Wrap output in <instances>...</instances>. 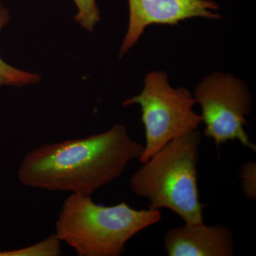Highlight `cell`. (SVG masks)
I'll use <instances>...</instances> for the list:
<instances>
[{"mask_svg": "<svg viewBox=\"0 0 256 256\" xmlns=\"http://www.w3.org/2000/svg\"><path fill=\"white\" fill-rule=\"evenodd\" d=\"M144 146L133 140L124 126L80 139L44 144L30 151L18 170L28 188L92 196L122 174L130 162L140 159Z\"/></svg>", "mask_w": 256, "mask_h": 256, "instance_id": "1", "label": "cell"}, {"mask_svg": "<svg viewBox=\"0 0 256 256\" xmlns=\"http://www.w3.org/2000/svg\"><path fill=\"white\" fill-rule=\"evenodd\" d=\"M201 142L196 130L165 144L132 175L133 193L148 200L149 208L172 210L185 224L204 223L197 172Z\"/></svg>", "mask_w": 256, "mask_h": 256, "instance_id": "2", "label": "cell"}, {"mask_svg": "<svg viewBox=\"0 0 256 256\" xmlns=\"http://www.w3.org/2000/svg\"><path fill=\"white\" fill-rule=\"evenodd\" d=\"M160 210H137L126 202L96 204L92 196L72 193L64 202L55 236L79 256H119L136 234L161 220Z\"/></svg>", "mask_w": 256, "mask_h": 256, "instance_id": "3", "label": "cell"}, {"mask_svg": "<svg viewBox=\"0 0 256 256\" xmlns=\"http://www.w3.org/2000/svg\"><path fill=\"white\" fill-rule=\"evenodd\" d=\"M194 104L188 89L170 86L165 72L146 74L142 92L122 104L141 108L146 132V146L139 159L142 164L170 141L196 130L202 118L194 110Z\"/></svg>", "mask_w": 256, "mask_h": 256, "instance_id": "4", "label": "cell"}, {"mask_svg": "<svg viewBox=\"0 0 256 256\" xmlns=\"http://www.w3.org/2000/svg\"><path fill=\"white\" fill-rule=\"evenodd\" d=\"M194 98L201 107L204 134L216 146L238 140L256 152V146L244 128L252 107V96L244 82L228 74H212L197 85Z\"/></svg>", "mask_w": 256, "mask_h": 256, "instance_id": "5", "label": "cell"}, {"mask_svg": "<svg viewBox=\"0 0 256 256\" xmlns=\"http://www.w3.org/2000/svg\"><path fill=\"white\" fill-rule=\"evenodd\" d=\"M129 25L120 50V57L134 46L148 26L176 25L194 18H220L218 6L210 0H128Z\"/></svg>", "mask_w": 256, "mask_h": 256, "instance_id": "6", "label": "cell"}, {"mask_svg": "<svg viewBox=\"0 0 256 256\" xmlns=\"http://www.w3.org/2000/svg\"><path fill=\"white\" fill-rule=\"evenodd\" d=\"M234 236L222 224H185L168 230L164 248L170 256H232Z\"/></svg>", "mask_w": 256, "mask_h": 256, "instance_id": "7", "label": "cell"}, {"mask_svg": "<svg viewBox=\"0 0 256 256\" xmlns=\"http://www.w3.org/2000/svg\"><path fill=\"white\" fill-rule=\"evenodd\" d=\"M10 13L0 2V32L9 23ZM41 82L40 74L24 72L6 64L0 57V87H24Z\"/></svg>", "mask_w": 256, "mask_h": 256, "instance_id": "8", "label": "cell"}, {"mask_svg": "<svg viewBox=\"0 0 256 256\" xmlns=\"http://www.w3.org/2000/svg\"><path fill=\"white\" fill-rule=\"evenodd\" d=\"M60 254V242L54 234L48 238L30 247L0 252V256H57Z\"/></svg>", "mask_w": 256, "mask_h": 256, "instance_id": "9", "label": "cell"}, {"mask_svg": "<svg viewBox=\"0 0 256 256\" xmlns=\"http://www.w3.org/2000/svg\"><path fill=\"white\" fill-rule=\"evenodd\" d=\"M78 8V13L74 20L84 30L92 32L98 22L100 21V10L96 0H74Z\"/></svg>", "mask_w": 256, "mask_h": 256, "instance_id": "10", "label": "cell"}, {"mask_svg": "<svg viewBox=\"0 0 256 256\" xmlns=\"http://www.w3.org/2000/svg\"><path fill=\"white\" fill-rule=\"evenodd\" d=\"M240 178L242 188L247 198L256 200V164L252 162H247L242 164L240 170Z\"/></svg>", "mask_w": 256, "mask_h": 256, "instance_id": "11", "label": "cell"}]
</instances>
